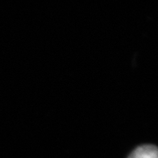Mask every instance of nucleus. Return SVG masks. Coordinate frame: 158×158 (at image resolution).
<instances>
[{
  "instance_id": "obj_1",
  "label": "nucleus",
  "mask_w": 158,
  "mask_h": 158,
  "mask_svg": "<svg viewBox=\"0 0 158 158\" xmlns=\"http://www.w3.org/2000/svg\"><path fill=\"white\" fill-rule=\"evenodd\" d=\"M128 158H158V148L152 144H145L136 148Z\"/></svg>"
}]
</instances>
